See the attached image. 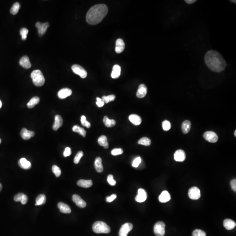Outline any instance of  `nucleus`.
Here are the masks:
<instances>
[{
    "label": "nucleus",
    "instance_id": "1",
    "mask_svg": "<svg viewBox=\"0 0 236 236\" xmlns=\"http://www.w3.org/2000/svg\"><path fill=\"white\" fill-rule=\"evenodd\" d=\"M204 59L206 66L213 72L220 73L223 71L226 67V62L223 57L216 50L208 51Z\"/></svg>",
    "mask_w": 236,
    "mask_h": 236
},
{
    "label": "nucleus",
    "instance_id": "2",
    "mask_svg": "<svg viewBox=\"0 0 236 236\" xmlns=\"http://www.w3.org/2000/svg\"><path fill=\"white\" fill-rule=\"evenodd\" d=\"M108 13V7L106 5L104 4L95 5L87 13L86 21L90 25H96L102 21Z\"/></svg>",
    "mask_w": 236,
    "mask_h": 236
},
{
    "label": "nucleus",
    "instance_id": "3",
    "mask_svg": "<svg viewBox=\"0 0 236 236\" xmlns=\"http://www.w3.org/2000/svg\"><path fill=\"white\" fill-rule=\"evenodd\" d=\"M92 230L97 233H108L111 231L109 226L102 221H97L93 224Z\"/></svg>",
    "mask_w": 236,
    "mask_h": 236
},
{
    "label": "nucleus",
    "instance_id": "4",
    "mask_svg": "<svg viewBox=\"0 0 236 236\" xmlns=\"http://www.w3.org/2000/svg\"><path fill=\"white\" fill-rule=\"evenodd\" d=\"M31 78L33 83L38 87L42 86L45 83V80L42 72L39 70H34L31 73Z\"/></svg>",
    "mask_w": 236,
    "mask_h": 236
},
{
    "label": "nucleus",
    "instance_id": "5",
    "mask_svg": "<svg viewBox=\"0 0 236 236\" xmlns=\"http://www.w3.org/2000/svg\"><path fill=\"white\" fill-rule=\"evenodd\" d=\"M165 223L162 221H159L155 224L154 231L157 236H164L165 234Z\"/></svg>",
    "mask_w": 236,
    "mask_h": 236
},
{
    "label": "nucleus",
    "instance_id": "6",
    "mask_svg": "<svg viewBox=\"0 0 236 236\" xmlns=\"http://www.w3.org/2000/svg\"><path fill=\"white\" fill-rule=\"evenodd\" d=\"M71 69L74 73L80 76L82 78L87 77L88 75L87 71L81 66L78 64H74L71 67Z\"/></svg>",
    "mask_w": 236,
    "mask_h": 236
},
{
    "label": "nucleus",
    "instance_id": "7",
    "mask_svg": "<svg viewBox=\"0 0 236 236\" xmlns=\"http://www.w3.org/2000/svg\"><path fill=\"white\" fill-rule=\"evenodd\" d=\"M203 137L206 141L212 143H215L218 140V136L215 132L207 131L204 134Z\"/></svg>",
    "mask_w": 236,
    "mask_h": 236
},
{
    "label": "nucleus",
    "instance_id": "8",
    "mask_svg": "<svg viewBox=\"0 0 236 236\" xmlns=\"http://www.w3.org/2000/svg\"><path fill=\"white\" fill-rule=\"evenodd\" d=\"M189 196L191 199L193 200H197L201 196L200 191L197 187H192L189 189Z\"/></svg>",
    "mask_w": 236,
    "mask_h": 236
},
{
    "label": "nucleus",
    "instance_id": "9",
    "mask_svg": "<svg viewBox=\"0 0 236 236\" xmlns=\"http://www.w3.org/2000/svg\"><path fill=\"white\" fill-rule=\"evenodd\" d=\"M133 225L131 223H126L122 226L119 232V236H127L128 233L133 229Z\"/></svg>",
    "mask_w": 236,
    "mask_h": 236
},
{
    "label": "nucleus",
    "instance_id": "10",
    "mask_svg": "<svg viewBox=\"0 0 236 236\" xmlns=\"http://www.w3.org/2000/svg\"><path fill=\"white\" fill-rule=\"evenodd\" d=\"M49 26L48 22L43 23L40 22H36V27L38 29V33L40 36H42L45 34Z\"/></svg>",
    "mask_w": 236,
    "mask_h": 236
},
{
    "label": "nucleus",
    "instance_id": "11",
    "mask_svg": "<svg viewBox=\"0 0 236 236\" xmlns=\"http://www.w3.org/2000/svg\"><path fill=\"white\" fill-rule=\"evenodd\" d=\"M147 193L145 190L140 189L138 190V194L135 198V200L138 203H143L147 198Z\"/></svg>",
    "mask_w": 236,
    "mask_h": 236
},
{
    "label": "nucleus",
    "instance_id": "12",
    "mask_svg": "<svg viewBox=\"0 0 236 236\" xmlns=\"http://www.w3.org/2000/svg\"><path fill=\"white\" fill-rule=\"evenodd\" d=\"M125 47V44L123 40L121 39H118L116 40V42L115 51L117 54L122 53Z\"/></svg>",
    "mask_w": 236,
    "mask_h": 236
},
{
    "label": "nucleus",
    "instance_id": "13",
    "mask_svg": "<svg viewBox=\"0 0 236 236\" xmlns=\"http://www.w3.org/2000/svg\"><path fill=\"white\" fill-rule=\"evenodd\" d=\"M186 158V155L184 151L182 150H178L174 154V159L178 162H182Z\"/></svg>",
    "mask_w": 236,
    "mask_h": 236
},
{
    "label": "nucleus",
    "instance_id": "14",
    "mask_svg": "<svg viewBox=\"0 0 236 236\" xmlns=\"http://www.w3.org/2000/svg\"><path fill=\"white\" fill-rule=\"evenodd\" d=\"M72 200L77 206L80 208H83L86 207V203L83 200L80 196L77 195H74L72 196Z\"/></svg>",
    "mask_w": 236,
    "mask_h": 236
},
{
    "label": "nucleus",
    "instance_id": "15",
    "mask_svg": "<svg viewBox=\"0 0 236 236\" xmlns=\"http://www.w3.org/2000/svg\"><path fill=\"white\" fill-rule=\"evenodd\" d=\"M72 93V91L70 89L64 88L59 91L57 94V95L60 99H64L71 95Z\"/></svg>",
    "mask_w": 236,
    "mask_h": 236
},
{
    "label": "nucleus",
    "instance_id": "16",
    "mask_svg": "<svg viewBox=\"0 0 236 236\" xmlns=\"http://www.w3.org/2000/svg\"><path fill=\"white\" fill-rule=\"evenodd\" d=\"M148 92V88L147 86L144 84L140 85L138 88V91L136 93V96L138 98H143L146 95Z\"/></svg>",
    "mask_w": 236,
    "mask_h": 236
},
{
    "label": "nucleus",
    "instance_id": "17",
    "mask_svg": "<svg viewBox=\"0 0 236 236\" xmlns=\"http://www.w3.org/2000/svg\"><path fill=\"white\" fill-rule=\"evenodd\" d=\"M20 134L22 139L28 140L34 136L35 133L33 131H29L26 129L23 128L21 131Z\"/></svg>",
    "mask_w": 236,
    "mask_h": 236
},
{
    "label": "nucleus",
    "instance_id": "18",
    "mask_svg": "<svg viewBox=\"0 0 236 236\" xmlns=\"http://www.w3.org/2000/svg\"><path fill=\"white\" fill-rule=\"evenodd\" d=\"M63 124V120L62 118L60 115H56L55 117V121L53 126V129L54 130H58L62 126Z\"/></svg>",
    "mask_w": 236,
    "mask_h": 236
},
{
    "label": "nucleus",
    "instance_id": "19",
    "mask_svg": "<svg viewBox=\"0 0 236 236\" xmlns=\"http://www.w3.org/2000/svg\"><path fill=\"white\" fill-rule=\"evenodd\" d=\"M14 200L16 202H21L23 205L26 204L27 203L28 198L26 195L22 193H19L15 195Z\"/></svg>",
    "mask_w": 236,
    "mask_h": 236
},
{
    "label": "nucleus",
    "instance_id": "20",
    "mask_svg": "<svg viewBox=\"0 0 236 236\" xmlns=\"http://www.w3.org/2000/svg\"><path fill=\"white\" fill-rule=\"evenodd\" d=\"M19 64L22 67L26 69L30 68L32 66L29 58L27 56H24L21 58Z\"/></svg>",
    "mask_w": 236,
    "mask_h": 236
},
{
    "label": "nucleus",
    "instance_id": "21",
    "mask_svg": "<svg viewBox=\"0 0 236 236\" xmlns=\"http://www.w3.org/2000/svg\"><path fill=\"white\" fill-rule=\"evenodd\" d=\"M129 121L135 126L140 125L142 122L141 118L140 116L136 114H132L129 117Z\"/></svg>",
    "mask_w": 236,
    "mask_h": 236
},
{
    "label": "nucleus",
    "instance_id": "22",
    "mask_svg": "<svg viewBox=\"0 0 236 236\" xmlns=\"http://www.w3.org/2000/svg\"><path fill=\"white\" fill-rule=\"evenodd\" d=\"M236 223L232 219H226L223 221V226L226 230H233L236 226Z\"/></svg>",
    "mask_w": 236,
    "mask_h": 236
},
{
    "label": "nucleus",
    "instance_id": "23",
    "mask_svg": "<svg viewBox=\"0 0 236 236\" xmlns=\"http://www.w3.org/2000/svg\"><path fill=\"white\" fill-rule=\"evenodd\" d=\"M19 165L22 168L25 170L29 169L32 167L31 163L25 158H21L19 160Z\"/></svg>",
    "mask_w": 236,
    "mask_h": 236
},
{
    "label": "nucleus",
    "instance_id": "24",
    "mask_svg": "<svg viewBox=\"0 0 236 236\" xmlns=\"http://www.w3.org/2000/svg\"><path fill=\"white\" fill-rule=\"evenodd\" d=\"M121 68L119 65H115L112 68L111 77L113 79L119 78L120 76Z\"/></svg>",
    "mask_w": 236,
    "mask_h": 236
},
{
    "label": "nucleus",
    "instance_id": "25",
    "mask_svg": "<svg viewBox=\"0 0 236 236\" xmlns=\"http://www.w3.org/2000/svg\"><path fill=\"white\" fill-rule=\"evenodd\" d=\"M170 199V195L167 191H162L159 197V201L162 203H167Z\"/></svg>",
    "mask_w": 236,
    "mask_h": 236
},
{
    "label": "nucleus",
    "instance_id": "26",
    "mask_svg": "<svg viewBox=\"0 0 236 236\" xmlns=\"http://www.w3.org/2000/svg\"><path fill=\"white\" fill-rule=\"evenodd\" d=\"M58 207L62 213H70L71 212V209L70 206L62 202L59 203L58 204Z\"/></svg>",
    "mask_w": 236,
    "mask_h": 236
},
{
    "label": "nucleus",
    "instance_id": "27",
    "mask_svg": "<svg viewBox=\"0 0 236 236\" xmlns=\"http://www.w3.org/2000/svg\"><path fill=\"white\" fill-rule=\"evenodd\" d=\"M95 167L97 172L101 173L103 171V167L102 164V160L101 157H97L95 162Z\"/></svg>",
    "mask_w": 236,
    "mask_h": 236
},
{
    "label": "nucleus",
    "instance_id": "28",
    "mask_svg": "<svg viewBox=\"0 0 236 236\" xmlns=\"http://www.w3.org/2000/svg\"><path fill=\"white\" fill-rule=\"evenodd\" d=\"M77 185L80 187L84 188H88L91 187L93 184L92 181L91 180H86L81 179L77 182Z\"/></svg>",
    "mask_w": 236,
    "mask_h": 236
},
{
    "label": "nucleus",
    "instance_id": "29",
    "mask_svg": "<svg viewBox=\"0 0 236 236\" xmlns=\"http://www.w3.org/2000/svg\"><path fill=\"white\" fill-rule=\"evenodd\" d=\"M98 144L100 146H102L104 148L107 149L109 148V143H108L107 138L105 136L102 135L98 138Z\"/></svg>",
    "mask_w": 236,
    "mask_h": 236
},
{
    "label": "nucleus",
    "instance_id": "30",
    "mask_svg": "<svg viewBox=\"0 0 236 236\" xmlns=\"http://www.w3.org/2000/svg\"><path fill=\"white\" fill-rule=\"evenodd\" d=\"M191 128V123L189 120H185L183 122L182 125V129L183 133L187 134L189 132Z\"/></svg>",
    "mask_w": 236,
    "mask_h": 236
},
{
    "label": "nucleus",
    "instance_id": "31",
    "mask_svg": "<svg viewBox=\"0 0 236 236\" xmlns=\"http://www.w3.org/2000/svg\"><path fill=\"white\" fill-rule=\"evenodd\" d=\"M104 123L107 127H114L116 124V122L114 120H110L107 116L104 117L103 120Z\"/></svg>",
    "mask_w": 236,
    "mask_h": 236
},
{
    "label": "nucleus",
    "instance_id": "32",
    "mask_svg": "<svg viewBox=\"0 0 236 236\" xmlns=\"http://www.w3.org/2000/svg\"><path fill=\"white\" fill-rule=\"evenodd\" d=\"M40 101V99L39 97L37 96L34 97L27 104V107L29 109L34 108L36 106V105L39 104Z\"/></svg>",
    "mask_w": 236,
    "mask_h": 236
},
{
    "label": "nucleus",
    "instance_id": "33",
    "mask_svg": "<svg viewBox=\"0 0 236 236\" xmlns=\"http://www.w3.org/2000/svg\"><path fill=\"white\" fill-rule=\"evenodd\" d=\"M46 197L45 195L41 194L38 196L36 199V203L35 205H42L44 204L46 202Z\"/></svg>",
    "mask_w": 236,
    "mask_h": 236
},
{
    "label": "nucleus",
    "instance_id": "34",
    "mask_svg": "<svg viewBox=\"0 0 236 236\" xmlns=\"http://www.w3.org/2000/svg\"><path fill=\"white\" fill-rule=\"evenodd\" d=\"M20 4L19 2H16L14 4L10 9V13L13 15L17 14L20 8Z\"/></svg>",
    "mask_w": 236,
    "mask_h": 236
},
{
    "label": "nucleus",
    "instance_id": "35",
    "mask_svg": "<svg viewBox=\"0 0 236 236\" xmlns=\"http://www.w3.org/2000/svg\"><path fill=\"white\" fill-rule=\"evenodd\" d=\"M138 144H141V145L148 146L151 144V140L148 137H143L138 141Z\"/></svg>",
    "mask_w": 236,
    "mask_h": 236
},
{
    "label": "nucleus",
    "instance_id": "36",
    "mask_svg": "<svg viewBox=\"0 0 236 236\" xmlns=\"http://www.w3.org/2000/svg\"><path fill=\"white\" fill-rule=\"evenodd\" d=\"M115 98H116V96H115V95H109L107 96H103L102 97V99L104 103H108L109 102L114 101Z\"/></svg>",
    "mask_w": 236,
    "mask_h": 236
},
{
    "label": "nucleus",
    "instance_id": "37",
    "mask_svg": "<svg viewBox=\"0 0 236 236\" xmlns=\"http://www.w3.org/2000/svg\"><path fill=\"white\" fill-rule=\"evenodd\" d=\"M52 171L56 177H60L61 174V169L56 165H53L52 167Z\"/></svg>",
    "mask_w": 236,
    "mask_h": 236
},
{
    "label": "nucleus",
    "instance_id": "38",
    "mask_svg": "<svg viewBox=\"0 0 236 236\" xmlns=\"http://www.w3.org/2000/svg\"><path fill=\"white\" fill-rule=\"evenodd\" d=\"M20 33L22 36V39L23 40H25L27 39L28 34L29 33V30L27 29L23 28L20 30Z\"/></svg>",
    "mask_w": 236,
    "mask_h": 236
},
{
    "label": "nucleus",
    "instance_id": "39",
    "mask_svg": "<svg viewBox=\"0 0 236 236\" xmlns=\"http://www.w3.org/2000/svg\"><path fill=\"white\" fill-rule=\"evenodd\" d=\"M192 235V236H206V234L205 232L204 231L196 229L193 231Z\"/></svg>",
    "mask_w": 236,
    "mask_h": 236
},
{
    "label": "nucleus",
    "instance_id": "40",
    "mask_svg": "<svg viewBox=\"0 0 236 236\" xmlns=\"http://www.w3.org/2000/svg\"><path fill=\"white\" fill-rule=\"evenodd\" d=\"M83 152L82 151H80L78 152L76 155L75 157L74 158V163L75 164H77L79 163L81 158L83 156Z\"/></svg>",
    "mask_w": 236,
    "mask_h": 236
},
{
    "label": "nucleus",
    "instance_id": "41",
    "mask_svg": "<svg viewBox=\"0 0 236 236\" xmlns=\"http://www.w3.org/2000/svg\"><path fill=\"white\" fill-rule=\"evenodd\" d=\"M162 127L164 131H168L171 127L170 123L168 121H164L162 123Z\"/></svg>",
    "mask_w": 236,
    "mask_h": 236
},
{
    "label": "nucleus",
    "instance_id": "42",
    "mask_svg": "<svg viewBox=\"0 0 236 236\" xmlns=\"http://www.w3.org/2000/svg\"><path fill=\"white\" fill-rule=\"evenodd\" d=\"M123 151L121 148L113 149L111 151V154L112 155L116 156L118 155H122L123 153Z\"/></svg>",
    "mask_w": 236,
    "mask_h": 236
},
{
    "label": "nucleus",
    "instance_id": "43",
    "mask_svg": "<svg viewBox=\"0 0 236 236\" xmlns=\"http://www.w3.org/2000/svg\"><path fill=\"white\" fill-rule=\"evenodd\" d=\"M107 181L110 185L111 186H114L116 185V181L113 179V176L112 175H109L107 177Z\"/></svg>",
    "mask_w": 236,
    "mask_h": 236
},
{
    "label": "nucleus",
    "instance_id": "44",
    "mask_svg": "<svg viewBox=\"0 0 236 236\" xmlns=\"http://www.w3.org/2000/svg\"><path fill=\"white\" fill-rule=\"evenodd\" d=\"M141 162V159L140 157H136L133 162L132 166L134 168H137Z\"/></svg>",
    "mask_w": 236,
    "mask_h": 236
},
{
    "label": "nucleus",
    "instance_id": "45",
    "mask_svg": "<svg viewBox=\"0 0 236 236\" xmlns=\"http://www.w3.org/2000/svg\"><path fill=\"white\" fill-rule=\"evenodd\" d=\"M97 102L96 103V105L98 106V107L100 108V107H103V106L104 105V102L103 101V100H102V98H100V97H97L96 98Z\"/></svg>",
    "mask_w": 236,
    "mask_h": 236
},
{
    "label": "nucleus",
    "instance_id": "46",
    "mask_svg": "<svg viewBox=\"0 0 236 236\" xmlns=\"http://www.w3.org/2000/svg\"><path fill=\"white\" fill-rule=\"evenodd\" d=\"M117 197V195L116 194H112L110 196H108L106 197V201L108 203H111L112 201H114Z\"/></svg>",
    "mask_w": 236,
    "mask_h": 236
},
{
    "label": "nucleus",
    "instance_id": "47",
    "mask_svg": "<svg viewBox=\"0 0 236 236\" xmlns=\"http://www.w3.org/2000/svg\"><path fill=\"white\" fill-rule=\"evenodd\" d=\"M71 154V149L70 148H65V150H64V153H63V156L65 157H67L69 156Z\"/></svg>",
    "mask_w": 236,
    "mask_h": 236
},
{
    "label": "nucleus",
    "instance_id": "48",
    "mask_svg": "<svg viewBox=\"0 0 236 236\" xmlns=\"http://www.w3.org/2000/svg\"><path fill=\"white\" fill-rule=\"evenodd\" d=\"M231 186L232 189L234 191H236V180L233 179L230 182Z\"/></svg>",
    "mask_w": 236,
    "mask_h": 236
},
{
    "label": "nucleus",
    "instance_id": "49",
    "mask_svg": "<svg viewBox=\"0 0 236 236\" xmlns=\"http://www.w3.org/2000/svg\"><path fill=\"white\" fill-rule=\"evenodd\" d=\"M78 134H79L82 136L83 137H85V136H86V132L84 129L83 128L81 127V128H80V129H79V132H78Z\"/></svg>",
    "mask_w": 236,
    "mask_h": 236
},
{
    "label": "nucleus",
    "instance_id": "50",
    "mask_svg": "<svg viewBox=\"0 0 236 236\" xmlns=\"http://www.w3.org/2000/svg\"><path fill=\"white\" fill-rule=\"evenodd\" d=\"M80 128H81V127L77 126V125H75V126L73 127V128H72V130H73V131H74V132L78 133V131H79Z\"/></svg>",
    "mask_w": 236,
    "mask_h": 236
},
{
    "label": "nucleus",
    "instance_id": "51",
    "mask_svg": "<svg viewBox=\"0 0 236 236\" xmlns=\"http://www.w3.org/2000/svg\"><path fill=\"white\" fill-rule=\"evenodd\" d=\"M82 125L83 126H84V127H86L88 128L90 127L91 126V123L87 120H86V121H85V122L83 123V124H82Z\"/></svg>",
    "mask_w": 236,
    "mask_h": 236
},
{
    "label": "nucleus",
    "instance_id": "52",
    "mask_svg": "<svg viewBox=\"0 0 236 236\" xmlns=\"http://www.w3.org/2000/svg\"><path fill=\"white\" fill-rule=\"evenodd\" d=\"M185 2L188 4H192L193 3H195V2L196 1V0H185L184 1Z\"/></svg>",
    "mask_w": 236,
    "mask_h": 236
},
{
    "label": "nucleus",
    "instance_id": "53",
    "mask_svg": "<svg viewBox=\"0 0 236 236\" xmlns=\"http://www.w3.org/2000/svg\"><path fill=\"white\" fill-rule=\"evenodd\" d=\"M81 124H83L84 122L86 121V117L84 116H82L81 117Z\"/></svg>",
    "mask_w": 236,
    "mask_h": 236
},
{
    "label": "nucleus",
    "instance_id": "54",
    "mask_svg": "<svg viewBox=\"0 0 236 236\" xmlns=\"http://www.w3.org/2000/svg\"><path fill=\"white\" fill-rule=\"evenodd\" d=\"M2 184H1L0 183V192H1V190H2Z\"/></svg>",
    "mask_w": 236,
    "mask_h": 236
},
{
    "label": "nucleus",
    "instance_id": "55",
    "mask_svg": "<svg viewBox=\"0 0 236 236\" xmlns=\"http://www.w3.org/2000/svg\"><path fill=\"white\" fill-rule=\"evenodd\" d=\"M2 102H1V100H0V109H1V107H2Z\"/></svg>",
    "mask_w": 236,
    "mask_h": 236
},
{
    "label": "nucleus",
    "instance_id": "56",
    "mask_svg": "<svg viewBox=\"0 0 236 236\" xmlns=\"http://www.w3.org/2000/svg\"><path fill=\"white\" fill-rule=\"evenodd\" d=\"M231 2H233V3H235V4H236V1H230Z\"/></svg>",
    "mask_w": 236,
    "mask_h": 236
},
{
    "label": "nucleus",
    "instance_id": "57",
    "mask_svg": "<svg viewBox=\"0 0 236 236\" xmlns=\"http://www.w3.org/2000/svg\"><path fill=\"white\" fill-rule=\"evenodd\" d=\"M236 130H235V131H234V136H235V137H236Z\"/></svg>",
    "mask_w": 236,
    "mask_h": 236
},
{
    "label": "nucleus",
    "instance_id": "58",
    "mask_svg": "<svg viewBox=\"0 0 236 236\" xmlns=\"http://www.w3.org/2000/svg\"><path fill=\"white\" fill-rule=\"evenodd\" d=\"M1 139H0V144H1Z\"/></svg>",
    "mask_w": 236,
    "mask_h": 236
}]
</instances>
